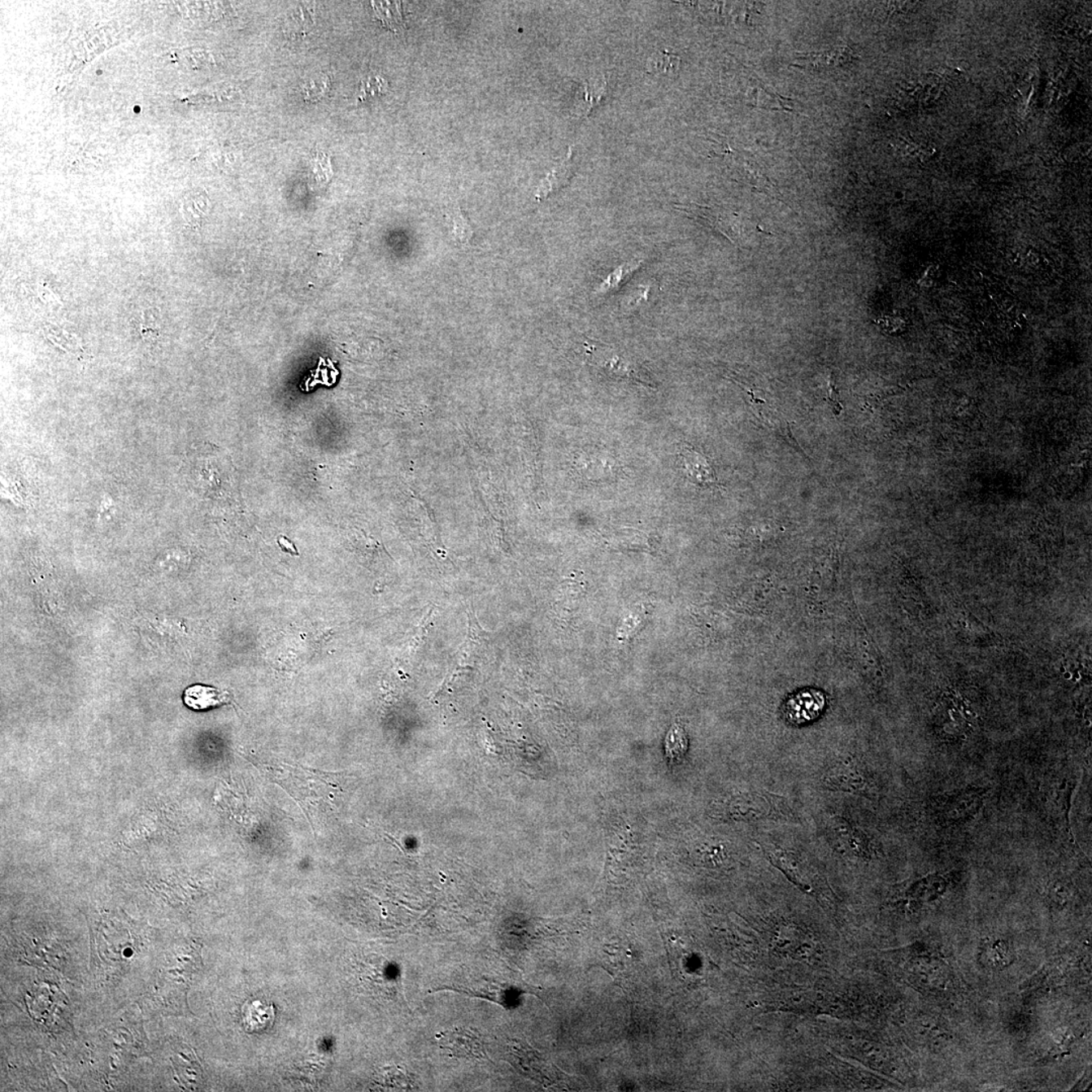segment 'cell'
<instances>
[{"instance_id": "obj_1", "label": "cell", "mask_w": 1092, "mask_h": 1092, "mask_svg": "<svg viewBox=\"0 0 1092 1092\" xmlns=\"http://www.w3.org/2000/svg\"><path fill=\"white\" fill-rule=\"evenodd\" d=\"M506 1056H507L506 1060L510 1062L519 1073L533 1079L542 1086L559 1085V1083L563 1081L562 1078L567 1077L541 1053L520 1039L508 1041Z\"/></svg>"}, {"instance_id": "obj_2", "label": "cell", "mask_w": 1092, "mask_h": 1092, "mask_svg": "<svg viewBox=\"0 0 1092 1092\" xmlns=\"http://www.w3.org/2000/svg\"><path fill=\"white\" fill-rule=\"evenodd\" d=\"M729 815L746 820L763 819H794V815L783 797L761 791L746 793L729 803Z\"/></svg>"}, {"instance_id": "obj_3", "label": "cell", "mask_w": 1092, "mask_h": 1092, "mask_svg": "<svg viewBox=\"0 0 1092 1092\" xmlns=\"http://www.w3.org/2000/svg\"><path fill=\"white\" fill-rule=\"evenodd\" d=\"M439 1047L450 1057L489 1060L485 1038L471 1028H454L437 1036Z\"/></svg>"}, {"instance_id": "obj_4", "label": "cell", "mask_w": 1092, "mask_h": 1092, "mask_svg": "<svg viewBox=\"0 0 1092 1092\" xmlns=\"http://www.w3.org/2000/svg\"><path fill=\"white\" fill-rule=\"evenodd\" d=\"M825 704L824 693L816 689H807L796 693L785 703L782 708L784 720L792 725L809 724L821 716Z\"/></svg>"}, {"instance_id": "obj_5", "label": "cell", "mask_w": 1092, "mask_h": 1092, "mask_svg": "<svg viewBox=\"0 0 1092 1092\" xmlns=\"http://www.w3.org/2000/svg\"><path fill=\"white\" fill-rule=\"evenodd\" d=\"M678 463L689 481L698 487L710 488L717 484L716 471L711 463L704 455L689 444L681 446Z\"/></svg>"}, {"instance_id": "obj_6", "label": "cell", "mask_w": 1092, "mask_h": 1092, "mask_svg": "<svg viewBox=\"0 0 1092 1092\" xmlns=\"http://www.w3.org/2000/svg\"><path fill=\"white\" fill-rule=\"evenodd\" d=\"M448 990L460 992V994L491 1000V1002L500 1004L505 1008H510L512 1006V1000L516 998V988L508 985L507 983L495 981L484 978L476 980V982L469 984L468 986L448 987Z\"/></svg>"}, {"instance_id": "obj_7", "label": "cell", "mask_w": 1092, "mask_h": 1092, "mask_svg": "<svg viewBox=\"0 0 1092 1092\" xmlns=\"http://www.w3.org/2000/svg\"><path fill=\"white\" fill-rule=\"evenodd\" d=\"M675 209L684 211L691 218L699 220V221H703L707 225L716 228L733 243L737 244L741 241V231L733 225L736 222L728 213L698 205H678L675 207Z\"/></svg>"}, {"instance_id": "obj_8", "label": "cell", "mask_w": 1092, "mask_h": 1092, "mask_svg": "<svg viewBox=\"0 0 1092 1092\" xmlns=\"http://www.w3.org/2000/svg\"><path fill=\"white\" fill-rule=\"evenodd\" d=\"M590 361L597 367L604 368L605 371L614 373L616 376L629 377V379H639L637 368L634 364L621 357L611 348L600 346V344L590 342L585 344Z\"/></svg>"}, {"instance_id": "obj_9", "label": "cell", "mask_w": 1092, "mask_h": 1092, "mask_svg": "<svg viewBox=\"0 0 1092 1092\" xmlns=\"http://www.w3.org/2000/svg\"><path fill=\"white\" fill-rule=\"evenodd\" d=\"M983 800L982 791H965L960 793V794L950 797L946 801L945 807H942V812L950 820H965L978 812L980 807H982Z\"/></svg>"}, {"instance_id": "obj_10", "label": "cell", "mask_w": 1092, "mask_h": 1092, "mask_svg": "<svg viewBox=\"0 0 1092 1092\" xmlns=\"http://www.w3.org/2000/svg\"><path fill=\"white\" fill-rule=\"evenodd\" d=\"M230 697L217 688L194 685L185 691L184 701L189 708L202 711L229 703Z\"/></svg>"}, {"instance_id": "obj_11", "label": "cell", "mask_w": 1092, "mask_h": 1092, "mask_svg": "<svg viewBox=\"0 0 1092 1092\" xmlns=\"http://www.w3.org/2000/svg\"><path fill=\"white\" fill-rule=\"evenodd\" d=\"M982 964L992 970L1007 968L1015 960L1014 950L1010 942L1003 938L988 941L984 944L980 954Z\"/></svg>"}, {"instance_id": "obj_12", "label": "cell", "mask_w": 1092, "mask_h": 1092, "mask_svg": "<svg viewBox=\"0 0 1092 1092\" xmlns=\"http://www.w3.org/2000/svg\"><path fill=\"white\" fill-rule=\"evenodd\" d=\"M572 173H574V166L572 164V151H570L567 159L556 166L542 181V185L537 189V194H535L537 201H542V199H545L555 193L556 190L566 186L568 182L570 181Z\"/></svg>"}, {"instance_id": "obj_13", "label": "cell", "mask_w": 1092, "mask_h": 1092, "mask_svg": "<svg viewBox=\"0 0 1092 1092\" xmlns=\"http://www.w3.org/2000/svg\"><path fill=\"white\" fill-rule=\"evenodd\" d=\"M852 51L846 46L834 48L830 51L820 54H811V55L801 58L807 67L815 68H837L845 66L851 60Z\"/></svg>"}, {"instance_id": "obj_14", "label": "cell", "mask_w": 1092, "mask_h": 1092, "mask_svg": "<svg viewBox=\"0 0 1092 1092\" xmlns=\"http://www.w3.org/2000/svg\"><path fill=\"white\" fill-rule=\"evenodd\" d=\"M681 59L675 54L657 51L647 60L646 72L650 74H674L680 69Z\"/></svg>"}, {"instance_id": "obj_15", "label": "cell", "mask_w": 1092, "mask_h": 1092, "mask_svg": "<svg viewBox=\"0 0 1092 1092\" xmlns=\"http://www.w3.org/2000/svg\"><path fill=\"white\" fill-rule=\"evenodd\" d=\"M688 740L684 729L674 725L668 733L666 740V753L671 762L678 761L686 753Z\"/></svg>"}, {"instance_id": "obj_16", "label": "cell", "mask_w": 1092, "mask_h": 1092, "mask_svg": "<svg viewBox=\"0 0 1092 1092\" xmlns=\"http://www.w3.org/2000/svg\"><path fill=\"white\" fill-rule=\"evenodd\" d=\"M642 265V260L631 261V263L621 265L620 268H618L616 272L610 274V276L606 278L605 281L602 282V284L598 286L596 293L606 294L610 292V290L616 288V286L622 284L624 281L627 280L631 274L637 272Z\"/></svg>"}, {"instance_id": "obj_17", "label": "cell", "mask_w": 1092, "mask_h": 1092, "mask_svg": "<svg viewBox=\"0 0 1092 1092\" xmlns=\"http://www.w3.org/2000/svg\"><path fill=\"white\" fill-rule=\"evenodd\" d=\"M272 1011H273L272 1007H265L259 1003H255L253 1006L247 1007L245 1021H246L249 1031H255V1029L257 1031V1029L267 1028V1025L272 1023L273 1016H261Z\"/></svg>"}, {"instance_id": "obj_18", "label": "cell", "mask_w": 1092, "mask_h": 1092, "mask_svg": "<svg viewBox=\"0 0 1092 1092\" xmlns=\"http://www.w3.org/2000/svg\"><path fill=\"white\" fill-rule=\"evenodd\" d=\"M314 24V11L308 7H300L293 12L288 20V27L296 34H306Z\"/></svg>"}, {"instance_id": "obj_19", "label": "cell", "mask_w": 1092, "mask_h": 1092, "mask_svg": "<svg viewBox=\"0 0 1092 1092\" xmlns=\"http://www.w3.org/2000/svg\"><path fill=\"white\" fill-rule=\"evenodd\" d=\"M455 239L460 244H468L473 237V231L471 225L462 210H458L454 215V228H452Z\"/></svg>"}, {"instance_id": "obj_20", "label": "cell", "mask_w": 1092, "mask_h": 1092, "mask_svg": "<svg viewBox=\"0 0 1092 1092\" xmlns=\"http://www.w3.org/2000/svg\"><path fill=\"white\" fill-rule=\"evenodd\" d=\"M387 90V82L380 77L375 79L369 78L367 82L363 83L361 86V98L372 97V95L385 93Z\"/></svg>"}, {"instance_id": "obj_21", "label": "cell", "mask_w": 1092, "mask_h": 1092, "mask_svg": "<svg viewBox=\"0 0 1092 1092\" xmlns=\"http://www.w3.org/2000/svg\"><path fill=\"white\" fill-rule=\"evenodd\" d=\"M327 85V79L321 78L319 79V80L311 81L304 89L306 99H319L320 98H322L324 93H325Z\"/></svg>"}, {"instance_id": "obj_22", "label": "cell", "mask_w": 1092, "mask_h": 1092, "mask_svg": "<svg viewBox=\"0 0 1092 1092\" xmlns=\"http://www.w3.org/2000/svg\"><path fill=\"white\" fill-rule=\"evenodd\" d=\"M828 401L834 414L838 415L842 412V407L837 398V385L834 384L833 376H829V380Z\"/></svg>"}]
</instances>
